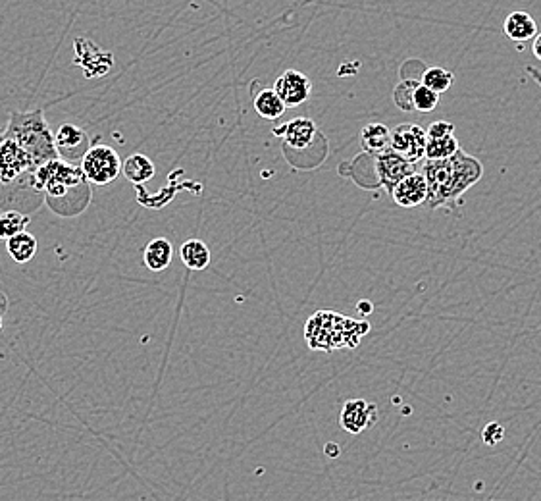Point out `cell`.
I'll return each mask as SVG.
<instances>
[{
	"label": "cell",
	"mask_w": 541,
	"mask_h": 501,
	"mask_svg": "<svg viewBox=\"0 0 541 501\" xmlns=\"http://www.w3.org/2000/svg\"><path fill=\"white\" fill-rule=\"evenodd\" d=\"M33 170L35 164L26 151L16 141L0 133V185L14 184Z\"/></svg>",
	"instance_id": "8992f818"
},
{
	"label": "cell",
	"mask_w": 541,
	"mask_h": 501,
	"mask_svg": "<svg viewBox=\"0 0 541 501\" xmlns=\"http://www.w3.org/2000/svg\"><path fill=\"white\" fill-rule=\"evenodd\" d=\"M370 330L368 322H359L337 315L332 311H320L310 317L305 326V340L314 351H334L341 347H355L362 336Z\"/></svg>",
	"instance_id": "3957f363"
},
{
	"label": "cell",
	"mask_w": 541,
	"mask_h": 501,
	"mask_svg": "<svg viewBox=\"0 0 541 501\" xmlns=\"http://www.w3.org/2000/svg\"><path fill=\"white\" fill-rule=\"evenodd\" d=\"M422 176L428 184V209H439L453 203V168L451 160H428L422 166Z\"/></svg>",
	"instance_id": "5b68a950"
},
{
	"label": "cell",
	"mask_w": 541,
	"mask_h": 501,
	"mask_svg": "<svg viewBox=\"0 0 541 501\" xmlns=\"http://www.w3.org/2000/svg\"><path fill=\"white\" fill-rule=\"evenodd\" d=\"M426 143H428V135H426L424 128H420L416 124H399L397 128L391 130L389 149L393 153H397L399 157H403L413 164H418L420 160L424 159Z\"/></svg>",
	"instance_id": "52a82bcc"
},
{
	"label": "cell",
	"mask_w": 541,
	"mask_h": 501,
	"mask_svg": "<svg viewBox=\"0 0 541 501\" xmlns=\"http://www.w3.org/2000/svg\"><path fill=\"white\" fill-rule=\"evenodd\" d=\"M274 135L284 139L285 147L303 151L310 147L314 139L318 137V128L309 118H295V120L285 122L280 128H274Z\"/></svg>",
	"instance_id": "5bb4252c"
},
{
	"label": "cell",
	"mask_w": 541,
	"mask_h": 501,
	"mask_svg": "<svg viewBox=\"0 0 541 501\" xmlns=\"http://www.w3.org/2000/svg\"><path fill=\"white\" fill-rule=\"evenodd\" d=\"M428 139H441V137H449L455 135V126L451 122H434L428 130H426Z\"/></svg>",
	"instance_id": "83f0119b"
},
{
	"label": "cell",
	"mask_w": 541,
	"mask_h": 501,
	"mask_svg": "<svg viewBox=\"0 0 541 501\" xmlns=\"http://www.w3.org/2000/svg\"><path fill=\"white\" fill-rule=\"evenodd\" d=\"M6 251L12 261L20 264L29 263L37 253V239L29 232H22L6 241Z\"/></svg>",
	"instance_id": "ffe728a7"
},
{
	"label": "cell",
	"mask_w": 541,
	"mask_h": 501,
	"mask_svg": "<svg viewBox=\"0 0 541 501\" xmlns=\"http://www.w3.org/2000/svg\"><path fill=\"white\" fill-rule=\"evenodd\" d=\"M122 172L131 184H145L155 178V162L145 155H131L126 162H122Z\"/></svg>",
	"instance_id": "ac0fdd59"
},
{
	"label": "cell",
	"mask_w": 541,
	"mask_h": 501,
	"mask_svg": "<svg viewBox=\"0 0 541 501\" xmlns=\"http://www.w3.org/2000/svg\"><path fill=\"white\" fill-rule=\"evenodd\" d=\"M81 172L89 184H112L122 172V160L108 145H93L81 159Z\"/></svg>",
	"instance_id": "277c9868"
},
{
	"label": "cell",
	"mask_w": 541,
	"mask_h": 501,
	"mask_svg": "<svg viewBox=\"0 0 541 501\" xmlns=\"http://www.w3.org/2000/svg\"><path fill=\"white\" fill-rule=\"evenodd\" d=\"M461 149V143L455 135L441 137V139H428L424 159L426 160H447L451 159Z\"/></svg>",
	"instance_id": "7402d4cb"
},
{
	"label": "cell",
	"mask_w": 541,
	"mask_h": 501,
	"mask_svg": "<svg viewBox=\"0 0 541 501\" xmlns=\"http://www.w3.org/2000/svg\"><path fill=\"white\" fill-rule=\"evenodd\" d=\"M29 216L22 211H4L0 214V239L8 241L22 232H26Z\"/></svg>",
	"instance_id": "603a6c76"
},
{
	"label": "cell",
	"mask_w": 541,
	"mask_h": 501,
	"mask_svg": "<svg viewBox=\"0 0 541 501\" xmlns=\"http://www.w3.org/2000/svg\"><path fill=\"white\" fill-rule=\"evenodd\" d=\"M439 103L438 93H434L432 89L424 87L422 83L414 89L413 95V108L414 110H420V112H432L436 110V106Z\"/></svg>",
	"instance_id": "d4e9b609"
},
{
	"label": "cell",
	"mask_w": 541,
	"mask_h": 501,
	"mask_svg": "<svg viewBox=\"0 0 541 501\" xmlns=\"http://www.w3.org/2000/svg\"><path fill=\"white\" fill-rule=\"evenodd\" d=\"M420 85V81L416 80H403L393 91V99H395V105L403 110H414L413 108V95L414 89Z\"/></svg>",
	"instance_id": "484cf974"
},
{
	"label": "cell",
	"mask_w": 541,
	"mask_h": 501,
	"mask_svg": "<svg viewBox=\"0 0 541 501\" xmlns=\"http://www.w3.org/2000/svg\"><path fill=\"white\" fill-rule=\"evenodd\" d=\"M328 451H330V457H337L339 455V449L335 448V446H328Z\"/></svg>",
	"instance_id": "4dcf8cb0"
},
{
	"label": "cell",
	"mask_w": 541,
	"mask_h": 501,
	"mask_svg": "<svg viewBox=\"0 0 541 501\" xmlns=\"http://www.w3.org/2000/svg\"><path fill=\"white\" fill-rule=\"evenodd\" d=\"M374 162H376L374 166H376V174L380 178V184L384 185L387 191H391L393 185L399 184L403 178L416 172V164L399 157L391 149H387L386 153L376 155Z\"/></svg>",
	"instance_id": "7c38bea8"
},
{
	"label": "cell",
	"mask_w": 541,
	"mask_h": 501,
	"mask_svg": "<svg viewBox=\"0 0 541 501\" xmlns=\"http://www.w3.org/2000/svg\"><path fill=\"white\" fill-rule=\"evenodd\" d=\"M389 195L393 201L403 209H416L426 203L428 199V184L422 176V172H413L407 178H403L399 184L393 185Z\"/></svg>",
	"instance_id": "4fadbf2b"
},
{
	"label": "cell",
	"mask_w": 541,
	"mask_h": 501,
	"mask_svg": "<svg viewBox=\"0 0 541 501\" xmlns=\"http://www.w3.org/2000/svg\"><path fill=\"white\" fill-rule=\"evenodd\" d=\"M255 110L264 120H278L284 116L285 105L274 89H262L255 97Z\"/></svg>",
	"instance_id": "44dd1931"
},
{
	"label": "cell",
	"mask_w": 541,
	"mask_h": 501,
	"mask_svg": "<svg viewBox=\"0 0 541 501\" xmlns=\"http://www.w3.org/2000/svg\"><path fill=\"white\" fill-rule=\"evenodd\" d=\"M0 328H2V315H0Z\"/></svg>",
	"instance_id": "1f68e13d"
},
{
	"label": "cell",
	"mask_w": 541,
	"mask_h": 501,
	"mask_svg": "<svg viewBox=\"0 0 541 501\" xmlns=\"http://www.w3.org/2000/svg\"><path fill=\"white\" fill-rule=\"evenodd\" d=\"M54 145H56L58 157L70 164L83 159L85 153L91 149L89 135L76 124H62L54 132Z\"/></svg>",
	"instance_id": "ba28073f"
},
{
	"label": "cell",
	"mask_w": 541,
	"mask_h": 501,
	"mask_svg": "<svg viewBox=\"0 0 541 501\" xmlns=\"http://www.w3.org/2000/svg\"><path fill=\"white\" fill-rule=\"evenodd\" d=\"M174 259V247L170 239H151L143 251V263L151 272H162L166 270Z\"/></svg>",
	"instance_id": "2e32d148"
},
{
	"label": "cell",
	"mask_w": 541,
	"mask_h": 501,
	"mask_svg": "<svg viewBox=\"0 0 541 501\" xmlns=\"http://www.w3.org/2000/svg\"><path fill=\"white\" fill-rule=\"evenodd\" d=\"M455 81V74L445 70V68H426L424 74H422V80L420 83L428 89H432L434 93H445L451 89Z\"/></svg>",
	"instance_id": "cb8c5ba5"
},
{
	"label": "cell",
	"mask_w": 541,
	"mask_h": 501,
	"mask_svg": "<svg viewBox=\"0 0 541 501\" xmlns=\"http://www.w3.org/2000/svg\"><path fill=\"white\" fill-rule=\"evenodd\" d=\"M361 143L366 155L376 157L380 153H386L389 149V143H391V130L387 128L386 124H380V122L366 124L362 128Z\"/></svg>",
	"instance_id": "e0dca14e"
},
{
	"label": "cell",
	"mask_w": 541,
	"mask_h": 501,
	"mask_svg": "<svg viewBox=\"0 0 541 501\" xmlns=\"http://www.w3.org/2000/svg\"><path fill=\"white\" fill-rule=\"evenodd\" d=\"M31 185L60 216H76L85 211L91 201V187L81 168L66 160H49L35 168Z\"/></svg>",
	"instance_id": "6da1fadb"
},
{
	"label": "cell",
	"mask_w": 541,
	"mask_h": 501,
	"mask_svg": "<svg viewBox=\"0 0 541 501\" xmlns=\"http://www.w3.org/2000/svg\"><path fill=\"white\" fill-rule=\"evenodd\" d=\"M359 311H361L362 315L372 313V303H364V301H361V303H359Z\"/></svg>",
	"instance_id": "f546056e"
},
{
	"label": "cell",
	"mask_w": 541,
	"mask_h": 501,
	"mask_svg": "<svg viewBox=\"0 0 541 501\" xmlns=\"http://www.w3.org/2000/svg\"><path fill=\"white\" fill-rule=\"evenodd\" d=\"M482 438H484L486 446H497L505 438V428L499 422H488L482 432Z\"/></svg>",
	"instance_id": "4316f807"
},
{
	"label": "cell",
	"mask_w": 541,
	"mask_h": 501,
	"mask_svg": "<svg viewBox=\"0 0 541 501\" xmlns=\"http://www.w3.org/2000/svg\"><path fill=\"white\" fill-rule=\"evenodd\" d=\"M532 51H534V56H536L538 60H541V33L534 37V47H532Z\"/></svg>",
	"instance_id": "f1b7e54d"
},
{
	"label": "cell",
	"mask_w": 541,
	"mask_h": 501,
	"mask_svg": "<svg viewBox=\"0 0 541 501\" xmlns=\"http://www.w3.org/2000/svg\"><path fill=\"white\" fill-rule=\"evenodd\" d=\"M503 29H505V35L515 43H526L538 35L536 20L528 12H522V10L511 12L505 18Z\"/></svg>",
	"instance_id": "9a60e30c"
},
{
	"label": "cell",
	"mask_w": 541,
	"mask_h": 501,
	"mask_svg": "<svg viewBox=\"0 0 541 501\" xmlns=\"http://www.w3.org/2000/svg\"><path fill=\"white\" fill-rule=\"evenodd\" d=\"M449 160L453 168V201H457L472 185L482 180L484 166L480 160L464 153L463 149H459Z\"/></svg>",
	"instance_id": "9c48e42d"
},
{
	"label": "cell",
	"mask_w": 541,
	"mask_h": 501,
	"mask_svg": "<svg viewBox=\"0 0 541 501\" xmlns=\"http://www.w3.org/2000/svg\"><path fill=\"white\" fill-rule=\"evenodd\" d=\"M2 135L16 141L29 155V159L33 160L35 168L49 160L60 159L54 145V132L41 108L27 112H10L6 130Z\"/></svg>",
	"instance_id": "7a4b0ae2"
},
{
	"label": "cell",
	"mask_w": 541,
	"mask_h": 501,
	"mask_svg": "<svg viewBox=\"0 0 541 501\" xmlns=\"http://www.w3.org/2000/svg\"><path fill=\"white\" fill-rule=\"evenodd\" d=\"M180 257L189 270H205L210 264V249L201 239H187L181 245Z\"/></svg>",
	"instance_id": "d6986e66"
},
{
	"label": "cell",
	"mask_w": 541,
	"mask_h": 501,
	"mask_svg": "<svg viewBox=\"0 0 541 501\" xmlns=\"http://www.w3.org/2000/svg\"><path fill=\"white\" fill-rule=\"evenodd\" d=\"M274 91L282 99L285 108H295L309 101L312 93V83L299 70H285L284 74L274 83Z\"/></svg>",
	"instance_id": "8fae6325"
},
{
	"label": "cell",
	"mask_w": 541,
	"mask_h": 501,
	"mask_svg": "<svg viewBox=\"0 0 541 501\" xmlns=\"http://www.w3.org/2000/svg\"><path fill=\"white\" fill-rule=\"evenodd\" d=\"M378 422V407L366 399H349L339 415V424L349 434H361Z\"/></svg>",
	"instance_id": "30bf717a"
}]
</instances>
